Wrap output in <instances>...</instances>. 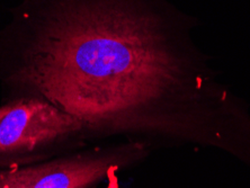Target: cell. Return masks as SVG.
Segmentation results:
<instances>
[{"instance_id": "4", "label": "cell", "mask_w": 250, "mask_h": 188, "mask_svg": "<svg viewBox=\"0 0 250 188\" xmlns=\"http://www.w3.org/2000/svg\"><path fill=\"white\" fill-rule=\"evenodd\" d=\"M10 106H12V103L8 102V104L3 105L2 107H0V120H1L2 117L5 116V114H6L7 112H8L9 108H10Z\"/></svg>"}, {"instance_id": "3", "label": "cell", "mask_w": 250, "mask_h": 188, "mask_svg": "<svg viewBox=\"0 0 250 188\" xmlns=\"http://www.w3.org/2000/svg\"><path fill=\"white\" fill-rule=\"evenodd\" d=\"M0 120V152L32 151L40 146L83 133L82 124L63 110L39 98L10 101Z\"/></svg>"}, {"instance_id": "2", "label": "cell", "mask_w": 250, "mask_h": 188, "mask_svg": "<svg viewBox=\"0 0 250 188\" xmlns=\"http://www.w3.org/2000/svg\"><path fill=\"white\" fill-rule=\"evenodd\" d=\"M148 145L130 141L0 172V188H91L143 159Z\"/></svg>"}, {"instance_id": "1", "label": "cell", "mask_w": 250, "mask_h": 188, "mask_svg": "<svg viewBox=\"0 0 250 188\" xmlns=\"http://www.w3.org/2000/svg\"><path fill=\"white\" fill-rule=\"evenodd\" d=\"M2 32L12 101L39 98L83 133L134 135L246 159L250 122L168 0H21Z\"/></svg>"}]
</instances>
